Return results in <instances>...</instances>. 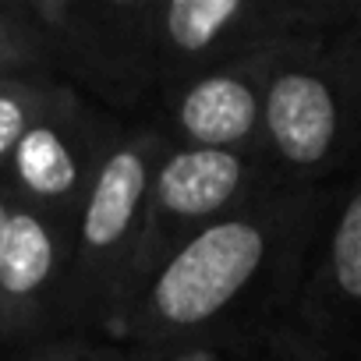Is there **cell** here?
Segmentation results:
<instances>
[{
	"label": "cell",
	"mask_w": 361,
	"mask_h": 361,
	"mask_svg": "<svg viewBox=\"0 0 361 361\" xmlns=\"http://www.w3.org/2000/svg\"><path fill=\"white\" fill-rule=\"evenodd\" d=\"M308 231L305 202L262 195L177 245L131 298V329L152 343L195 340L234 319L276 283L294 241Z\"/></svg>",
	"instance_id": "1"
},
{
	"label": "cell",
	"mask_w": 361,
	"mask_h": 361,
	"mask_svg": "<svg viewBox=\"0 0 361 361\" xmlns=\"http://www.w3.org/2000/svg\"><path fill=\"white\" fill-rule=\"evenodd\" d=\"M163 149L166 142L152 131H135L106 145L71 227V319L103 326L131 305L145 238L149 185Z\"/></svg>",
	"instance_id": "2"
},
{
	"label": "cell",
	"mask_w": 361,
	"mask_h": 361,
	"mask_svg": "<svg viewBox=\"0 0 361 361\" xmlns=\"http://www.w3.org/2000/svg\"><path fill=\"white\" fill-rule=\"evenodd\" d=\"M361 128L347 61L283 36L262 54V166L287 180L333 170Z\"/></svg>",
	"instance_id": "3"
},
{
	"label": "cell",
	"mask_w": 361,
	"mask_h": 361,
	"mask_svg": "<svg viewBox=\"0 0 361 361\" xmlns=\"http://www.w3.org/2000/svg\"><path fill=\"white\" fill-rule=\"evenodd\" d=\"M259 180L262 156L255 149L166 145L149 185V213L135 294L177 245H185L202 227L262 199Z\"/></svg>",
	"instance_id": "4"
},
{
	"label": "cell",
	"mask_w": 361,
	"mask_h": 361,
	"mask_svg": "<svg viewBox=\"0 0 361 361\" xmlns=\"http://www.w3.org/2000/svg\"><path fill=\"white\" fill-rule=\"evenodd\" d=\"M106 145V128L64 85L18 142L0 185L18 202L57 220L71 238L75 216L85 202V192Z\"/></svg>",
	"instance_id": "5"
},
{
	"label": "cell",
	"mask_w": 361,
	"mask_h": 361,
	"mask_svg": "<svg viewBox=\"0 0 361 361\" xmlns=\"http://www.w3.org/2000/svg\"><path fill=\"white\" fill-rule=\"evenodd\" d=\"M68 231L15 199L0 245V343H25L68 315Z\"/></svg>",
	"instance_id": "6"
},
{
	"label": "cell",
	"mask_w": 361,
	"mask_h": 361,
	"mask_svg": "<svg viewBox=\"0 0 361 361\" xmlns=\"http://www.w3.org/2000/svg\"><path fill=\"white\" fill-rule=\"evenodd\" d=\"M287 11L273 4L245 0H173L166 8H149V43L180 75H206L216 68L241 64L276 39L287 36L280 18Z\"/></svg>",
	"instance_id": "7"
},
{
	"label": "cell",
	"mask_w": 361,
	"mask_h": 361,
	"mask_svg": "<svg viewBox=\"0 0 361 361\" xmlns=\"http://www.w3.org/2000/svg\"><path fill=\"white\" fill-rule=\"evenodd\" d=\"M269 50V47H266ZM262 50V54H266ZM262 54L180 82L170 121L180 145L259 149L262 135Z\"/></svg>",
	"instance_id": "8"
},
{
	"label": "cell",
	"mask_w": 361,
	"mask_h": 361,
	"mask_svg": "<svg viewBox=\"0 0 361 361\" xmlns=\"http://www.w3.org/2000/svg\"><path fill=\"white\" fill-rule=\"evenodd\" d=\"M319 298L350 322L361 319V180L333 220L326 259L319 269Z\"/></svg>",
	"instance_id": "9"
},
{
	"label": "cell",
	"mask_w": 361,
	"mask_h": 361,
	"mask_svg": "<svg viewBox=\"0 0 361 361\" xmlns=\"http://www.w3.org/2000/svg\"><path fill=\"white\" fill-rule=\"evenodd\" d=\"M64 82L50 75H0V177H4L18 142L57 99Z\"/></svg>",
	"instance_id": "10"
},
{
	"label": "cell",
	"mask_w": 361,
	"mask_h": 361,
	"mask_svg": "<svg viewBox=\"0 0 361 361\" xmlns=\"http://www.w3.org/2000/svg\"><path fill=\"white\" fill-rule=\"evenodd\" d=\"M50 54L25 4H0V75H47Z\"/></svg>",
	"instance_id": "11"
},
{
	"label": "cell",
	"mask_w": 361,
	"mask_h": 361,
	"mask_svg": "<svg viewBox=\"0 0 361 361\" xmlns=\"http://www.w3.org/2000/svg\"><path fill=\"white\" fill-rule=\"evenodd\" d=\"M15 361H106V357L78 350V347H36V350H25Z\"/></svg>",
	"instance_id": "12"
},
{
	"label": "cell",
	"mask_w": 361,
	"mask_h": 361,
	"mask_svg": "<svg viewBox=\"0 0 361 361\" xmlns=\"http://www.w3.org/2000/svg\"><path fill=\"white\" fill-rule=\"evenodd\" d=\"M350 47H354V57L347 61V75H350V89L357 99V114H361V11H357V25L350 32Z\"/></svg>",
	"instance_id": "13"
},
{
	"label": "cell",
	"mask_w": 361,
	"mask_h": 361,
	"mask_svg": "<svg viewBox=\"0 0 361 361\" xmlns=\"http://www.w3.org/2000/svg\"><path fill=\"white\" fill-rule=\"evenodd\" d=\"M11 206H15V195L0 185V245H4V227H8V216H11Z\"/></svg>",
	"instance_id": "14"
}]
</instances>
